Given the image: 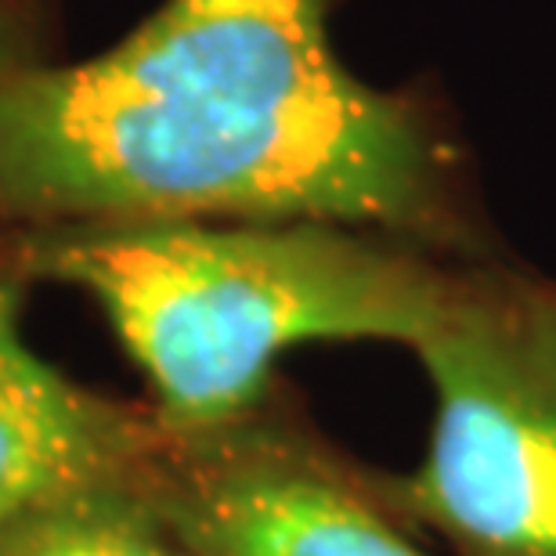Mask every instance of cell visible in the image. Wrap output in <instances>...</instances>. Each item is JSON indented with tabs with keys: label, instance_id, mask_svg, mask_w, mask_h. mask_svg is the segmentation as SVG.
<instances>
[{
	"label": "cell",
	"instance_id": "cell-1",
	"mask_svg": "<svg viewBox=\"0 0 556 556\" xmlns=\"http://www.w3.org/2000/svg\"><path fill=\"white\" fill-rule=\"evenodd\" d=\"M332 0H163L76 65L0 80V225L326 220L492 261L459 141L329 40Z\"/></svg>",
	"mask_w": 556,
	"mask_h": 556
},
{
	"label": "cell",
	"instance_id": "cell-2",
	"mask_svg": "<svg viewBox=\"0 0 556 556\" xmlns=\"http://www.w3.org/2000/svg\"><path fill=\"white\" fill-rule=\"evenodd\" d=\"M8 264L84 289L181 433L257 408L300 343L416 348L466 261L326 220H109L22 231Z\"/></svg>",
	"mask_w": 556,
	"mask_h": 556
},
{
	"label": "cell",
	"instance_id": "cell-3",
	"mask_svg": "<svg viewBox=\"0 0 556 556\" xmlns=\"http://www.w3.org/2000/svg\"><path fill=\"white\" fill-rule=\"evenodd\" d=\"M413 351L433 427L387 503L455 556H556V282L466 261Z\"/></svg>",
	"mask_w": 556,
	"mask_h": 556
},
{
	"label": "cell",
	"instance_id": "cell-4",
	"mask_svg": "<svg viewBox=\"0 0 556 556\" xmlns=\"http://www.w3.org/2000/svg\"><path fill=\"white\" fill-rule=\"evenodd\" d=\"M144 488L199 556H430L380 477L343 463L271 394L217 427H163Z\"/></svg>",
	"mask_w": 556,
	"mask_h": 556
},
{
	"label": "cell",
	"instance_id": "cell-5",
	"mask_svg": "<svg viewBox=\"0 0 556 556\" xmlns=\"http://www.w3.org/2000/svg\"><path fill=\"white\" fill-rule=\"evenodd\" d=\"M26 275L0 268V520L62 492L138 481L160 448L155 413L87 391L22 337Z\"/></svg>",
	"mask_w": 556,
	"mask_h": 556
},
{
	"label": "cell",
	"instance_id": "cell-6",
	"mask_svg": "<svg viewBox=\"0 0 556 556\" xmlns=\"http://www.w3.org/2000/svg\"><path fill=\"white\" fill-rule=\"evenodd\" d=\"M0 556H199L138 481L62 492L0 520Z\"/></svg>",
	"mask_w": 556,
	"mask_h": 556
},
{
	"label": "cell",
	"instance_id": "cell-7",
	"mask_svg": "<svg viewBox=\"0 0 556 556\" xmlns=\"http://www.w3.org/2000/svg\"><path fill=\"white\" fill-rule=\"evenodd\" d=\"M43 65V0H0V80Z\"/></svg>",
	"mask_w": 556,
	"mask_h": 556
}]
</instances>
